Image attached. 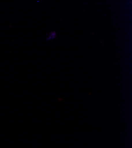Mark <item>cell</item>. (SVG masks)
Listing matches in <instances>:
<instances>
[{"mask_svg":"<svg viewBox=\"0 0 132 148\" xmlns=\"http://www.w3.org/2000/svg\"><path fill=\"white\" fill-rule=\"evenodd\" d=\"M56 33L55 32L53 31L52 32H51V33L49 35V38H48V39L49 40H53L56 38Z\"/></svg>","mask_w":132,"mask_h":148,"instance_id":"cell-1","label":"cell"}]
</instances>
